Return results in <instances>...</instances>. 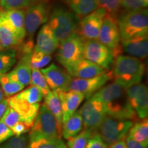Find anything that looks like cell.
I'll use <instances>...</instances> for the list:
<instances>
[{"instance_id": "8d00e7d4", "label": "cell", "mask_w": 148, "mask_h": 148, "mask_svg": "<svg viewBox=\"0 0 148 148\" xmlns=\"http://www.w3.org/2000/svg\"><path fill=\"white\" fill-rule=\"evenodd\" d=\"M0 121L2 122L3 123L6 125L9 128H11L14 124L18 121H21V118L19 115L13 108L8 106L6 110H5L2 117L0 119Z\"/></svg>"}, {"instance_id": "4fadbf2b", "label": "cell", "mask_w": 148, "mask_h": 148, "mask_svg": "<svg viewBox=\"0 0 148 148\" xmlns=\"http://www.w3.org/2000/svg\"><path fill=\"white\" fill-rule=\"evenodd\" d=\"M107 14L103 9L97 8L93 12L84 16L79 23L78 34L84 40H97L103 18Z\"/></svg>"}, {"instance_id": "4316f807", "label": "cell", "mask_w": 148, "mask_h": 148, "mask_svg": "<svg viewBox=\"0 0 148 148\" xmlns=\"http://www.w3.org/2000/svg\"><path fill=\"white\" fill-rule=\"evenodd\" d=\"M128 136L138 143L147 147L148 145V121L147 118L137 122L130 127Z\"/></svg>"}, {"instance_id": "7a4b0ae2", "label": "cell", "mask_w": 148, "mask_h": 148, "mask_svg": "<svg viewBox=\"0 0 148 148\" xmlns=\"http://www.w3.org/2000/svg\"><path fill=\"white\" fill-rule=\"evenodd\" d=\"M112 79L123 88L140 82L145 73V64L140 59L120 54L114 58Z\"/></svg>"}, {"instance_id": "1f68e13d", "label": "cell", "mask_w": 148, "mask_h": 148, "mask_svg": "<svg viewBox=\"0 0 148 148\" xmlns=\"http://www.w3.org/2000/svg\"><path fill=\"white\" fill-rule=\"evenodd\" d=\"M48 1L49 0H0V9L2 10L25 9L34 3L48 2Z\"/></svg>"}, {"instance_id": "7dc6e473", "label": "cell", "mask_w": 148, "mask_h": 148, "mask_svg": "<svg viewBox=\"0 0 148 148\" xmlns=\"http://www.w3.org/2000/svg\"><path fill=\"white\" fill-rule=\"evenodd\" d=\"M3 99H3V91H2V90H1V86H0V102H1V101H2Z\"/></svg>"}, {"instance_id": "484cf974", "label": "cell", "mask_w": 148, "mask_h": 148, "mask_svg": "<svg viewBox=\"0 0 148 148\" xmlns=\"http://www.w3.org/2000/svg\"><path fill=\"white\" fill-rule=\"evenodd\" d=\"M76 15H87L98 8L97 0H62Z\"/></svg>"}, {"instance_id": "f546056e", "label": "cell", "mask_w": 148, "mask_h": 148, "mask_svg": "<svg viewBox=\"0 0 148 148\" xmlns=\"http://www.w3.org/2000/svg\"><path fill=\"white\" fill-rule=\"evenodd\" d=\"M60 139H51L32 134H29L27 148H57Z\"/></svg>"}, {"instance_id": "7402d4cb", "label": "cell", "mask_w": 148, "mask_h": 148, "mask_svg": "<svg viewBox=\"0 0 148 148\" xmlns=\"http://www.w3.org/2000/svg\"><path fill=\"white\" fill-rule=\"evenodd\" d=\"M31 54L23 55L21 60L18 62L17 65L7 75L12 80L16 81L24 86L29 84L31 80L32 68L29 63V58Z\"/></svg>"}, {"instance_id": "d6a6232c", "label": "cell", "mask_w": 148, "mask_h": 148, "mask_svg": "<svg viewBox=\"0 0 148 148\" xmlns=\"http://www.w3.org/2000/svg\"><path fill=\"white\" fill-rule=\"evenodd\" d=\"M16 61V53L14 50L0 51V76L10 71Z\"/></svg>"}, {"instance_id": "5b68a950", "label": "cell", "mask_w": 148, "mask_h": 148, "mask_svg": "<svg viewBox=\"0 0 148 148\" xmlns=\"http://www.w3.org/2000/svg\"><path fill=\"white\" fill-rule=\"evenodd\" d=\"M84 42L85 40L77 32L60 42L56 58L66 70L84 58Z\"/></svg>"}, {"instance_id": "bcb514c9", "label": "cell", "mask_w": 148, "mask_h": 148, "mask_svg": "<svg viewBox=\"0 0 148 148\" xmlns=\"http://www.w3.org/2000/svg\"><path fill=\"white\" fill-rule=\"evenodd\" d=\"M57 148H68V147H67V146H66V144L60 139V141H59L58 146H57Z\"/></svg>"}, {"instance_id": "4dcf8cb0", "label": "cell", "mask_w": 148, "mask_h": 148, "mask_svg": "<svg viewBox=\"0 0 148 148\" xmlns=\"http://www.w3.org/2000/svg\"><path fill=\"white\" fill-rule=\"evenodd\" d=\"M95 131L84 129L73 137L67 139L68 148H86L88 140Z\"/></svg>"}, {"instance_id": "b9f144b4", "label": "cell", "mask_w": 148, "mask_h": 148, "mask_svg": "<svg viewBox=\"0 0 148 148\" xmlns=\"http://www.w3.org/2000/svg\"><path fill=\"white\" fill-rule=\"evenodd\" d=\"M13 136L14 134L11 130L7 127L4 123L0 121V145Z\"/></svg>"}, {"instance_id": "ee69618b", "label": "cell", "mask_w": 148, "mask_h": 148, "mask_svg": "<svg viewBox=\"0 0 148 148\" xmlns=\"http://www.w3.org/2000/svg\"><path fill=\"white\" fill-rule=\"evenodd\" d=\"M108 148H127L126 145H125V139L119 140V141L112 144V145L108 146Z\"/></svg>"}, {"instance_id": "ab89813d", "label": "cell", "mask_w": 148, "mask_h": 148, "mask_svg": "<svg viewBox=\"0 0 148 148\" xmlns=\"http://www.w3.org/2000/svg\"><path fill=\"white\" fill-rule=\"evenodd\" d=\"M86 148H108V146L101 140L100 136L95 131L88 140Z\"/></svg>"}, {"instance_id": "e575fe53", "label": "cell", "mask_w": 148, "mask_h": 148, "mask_svg": "<svg viewBox=\"0 0 148 148\" xmlns=\"http://www.w3.org/2000/svg\"><path fill=\"white\" fill-rule=\"evenodd\" d=\"M29 84L38 88L41 91L43 97L47 95L51 91L50 88L48 86L45 77L40 72V69H32L31 80Z\"/></svg>"}, {"instance_id": "3957f363", "label": "cell", "mask_w": 148, "mask_h": 148, "mask_svg": "<svg viewBox=\"0 0 148 148\" xmlns=\"http://www.w3.org/2000/svg\"><path fill=\"white\" fill-rule=\"evenodd\" d=\"M116 20L121 40L148 34V11L146 8L127 11Z\"/></svg>"}, {"instance_id": "ba28073f", "label": "cell", "mask_w": 148, "mask_h": 148, "mask_svg": "<svg viewBox=\"0 0 148 148\" xmlns=\"http://www.w3.org/2000/svg\"><path fill=\"white\" fill-rule=\"evenodd\" d=\"M97 40L112 51L114 58L121 54L123 51L120 45L121 37L115 16L108 14L105 16Z\"/></svg>"}, {"instance_id": "9a60e30c", "label": "cell", "mask_w": 148, "mask_h": 148, "mask_svg": "<svg viewBox=\"0 0 148 148\" xmlns=\"http://www.w3.org/2000/svg\"><path fill=\"white\" fill-rule=\"evenodd\" d=\"M40 72L43 75L50 89L68 91V87L72 77L67 71L55 64H51L47 67L42 69Z\"/></svg>"}, {"instance_id": "60d3db41", "label": "cell", "mask_w": 148, "mask_h": 148, "mask_svg": "<svg viewBox=\"0 0 148 148\" xmlns=\"http://www.w3.org/2000/svg\"><path fill=\"white\" fill-rule=\"evenodd\" d=\"M31 127L27 125L23 121H18L11 127L10 130L13 134L16 136H19L25 133L29 132Z\"/></svg>"}, {"instance_id": "836d02e7", "label": "cell", "mask_w": 148, "mask_h": 148, "mask_svg": "<svg viewBox=\"0 0 148 148\" xmlns=\"http://www.w3.org/2000/svg\"><path fill=\"white\" fill-rule=\"evenodd\" d=\"M51 60V56L50 54H46L33 49L29 58V63L32 69H40L47 66L50 62Z\"/></svg>"}, {"instance_id": "f1b7e54d", "label": "cell", "mask_w": 148, "mask_h": 148, "mask_svg": "<svg viewBox=\"0 0 148 148\" xmlns=\"http://www.w3.org/2000/svg\"><path fill=\"white\" fill-rule=\"evenodd\" d=\"M16 96L19 99L31 104L40 103V101L42 100V98L44 97L41 91L33 85H30L25 89L18 93H16Z\"/></svg>"}, {"instance_id": "d590c367", "label": "cell", "mask_w": 148, "mask_h": 148, "mask_svg": "<svg viewBox=\"0 0 148 148\" xmlns=\"http://www.w3.org/2000/svg\"><path fill=\"white\" fill-rule=\"evenodd\" d=\"M98 8L104 10L108 14L114 16L121 7V0H97Z\"/></svg>"}, {"instance_id": "f6af8a7d", "label": "cell", "mask_w": 148, "mask_h": 148, "mask_svg": "<svg viewBox=\"0 0 148 148\" xmlns=\"http://www.w3.org/2000/svg\"><path fill=\"white\" fill-rule=\"evenodd\" d=\"M8 101L6 99H3L2 101L0 102V119L2 117L3 113H4L5 110H6L7 107H8Z\"/></svg>"}, {"instance_id": "6da1fadb", "label": "cell", "mask_w": 148, "mask_h": 148, "mask_svg": "<svg viewBox=\"0 0 148 148\" xmlns=\"http://www.w3.org/2000/svg\"><path fill=\"white\" fill-rule=\"evenodd\" d=\"M92 95L103 103L106 115L132 122L140 120L128 102L125 88L115 82L103 86Z\"/></svg>"}, {"instance_id": "d6986e66", "label": "cell", "mask_w": 148, "mask_h": 148, "mask_svg": "<svg viewBox=\"0 0 148 148\" xmlns=\"http://www.w3.org/2000/svg\"><path fill=\"white\" fill-rule=\"evenodd\" d=\"M147 35H140L121 40L122 51H124L129 56L134 58L138 59L146 58L148 53Z\"/></svg>"}, {"instance_id": "5bb4252c", "label": "cell", "mask_w": 148, "mask_h": 148, "mask_svg": "<svg viewBox=\"0 0 148 148\" xmlns=\"http://www.w3.org/2000/svg\"><path fill=\"white\" fill-rule=\"evenodd\" d=\"M127 100L136 112L138 119L147 118L148 114V92L144 84L138 83L125 88Z\"/></svg>"}, {"instance_id": "e0dca14e", "label": "cell", "mask_w": 148, "mask_h": 148, "mask_svg": "<svg viewBox=\"0 0 148 148\" xmlns=\"http://www.w3.org/2000/svg\"><path fill=\"white\" fill-rule=\"evenodd\" d=\"M60 98L62 108V124L77 110L80 103L84 99V95L73 90L62 91L56 90Z\"/></svg>"}, {"instance_id": "ac0fdd59", "label": "cell", "mask_w": 148, "mask_h": 148, "mask_svg": "<svg viewBox=\"0 0 148 148\" xmlns=\"http://www.w3.org/2000/svg\"><path fill=\"white\" fill-rule=\"evenodd\" d=\"M60 42L56 37L52 29L48 25L45 23L40 29L36 38V45L34 49L46 54H52L58 47Z\"/></svg>"}, {"instance_id": "cb8c5ba5", "label": "cell", "mask_w": 148, "mask_h": 148, "mask_svg": "<svg viewBox=\"0 0 148 148\" xmlns=\"http://www.w3.org/2000/svg\"><path fill=\"white\" fill-rule=\"evenodd\" d=\"M44 97H45V101L43 105L48 108V110L50 111L55 117L58 125V132L60 136H62L61 135L62 127V108H61L60 100L58 93L56 90H51Z\"/></svg>"}, {"instance_id": "2e32d148", "label": "cell", "mask_w": 148, "mask_h": 148, "mask_svg": "<svg viewBox=\"0 0 148 148\" xmlns=\"http://www.w3.org/2000/svg\"><path fill=\"white\" fill-rule=\"evenodd\" d=\"M8 106L13 108L18 114L21 121L29 127H32L36 119L39 108L40 103L31 104L16 97V95L11 96L7 99Z\"/></svg>"}, {"instance_id": "44dd1931", "label": "cell", "mask_w": 148, "mask_h": 148, "mask_svg": "<svg viewBox=\"0 0 148 148\" xmlns=\"http://www.w3.org/2000/svg\"><path fill=\"white\" fill-rule=\"evenodd\" d=\"M1 15L8 22L12 28L14 29V32L20 40L23 42L26 36L25 24V9H12V10H2L0 9Z\"/></svg>"}, {"instance_id": "d4e9b609", "label": "cell", "mask_w": 148, "mask_h": 148, "mask_svg": "<svg viewBox=\"0 0 148 148\" xmlns=\"http://www.w3.org/2000/svg\"><path fill=\"white\" fill-rule=\"evenodd\" d=\"M84 125L82 116L78 111H75L62 124V135L65 139L73 137L82 130Z\"/></svg>"}, {"instance_id": "ffe728a7", "label": "cell", "mask_w": 148, "mask_h": 148, "mask_svg": "<svg viewBox=\"0 0 148 148\" xmlns=\"http://www.w3.org/2000/svg\"><path fill=\"white\" fill-rule=\"evenodd\" d=\"M66 71L71 77L76 78H90L101 75L106 72L101 66H98L91 61L83 58L71 67L66 69Z\"/></svg>"}, {"instance_id": "277c9868", "label": "cell", "mask_w": 148, "mask_h": 148, "mask_svg": "<svg viewBox=\"0 0 148 148\" xmlns=\"http://www.w3.org/2000/svg\"><path fill=\"white\" fill-rule=\"evenodd\" d=\"M47 23L59 42L76 32L77 28L74 14L61 7H57L51 11Z\"/></svg>"}, {"instance_id": "8fae6325", "label": "cell", "mask_w": 148, "mask_h": 148, "mask_svg": "<svg viewBox=\"0 0 148 148\" xmlns=\"http://www.w3.org/2000/svg\"><path fill=\"white\" fill-rule=\"evenodd\" d=\"M50 12L48 2L36 3L27 7L24 20L26 36L32 37L37 29L48 21Z\"/></svg>"}, {"instance_id": "8992f818", "label": "cell", "mask_w": 148, "mask_h": 148, "mask_svg": "<svg viewBox=\"0 0 148 148\" xmlns=\"http://www.w3.org/2000/svg\"><path fill=\"white\" fill-rule=\"evenodd\" d=\"M132 125V121L116 119L106 115L96 132L108 147L119 140L125 139Z\"/></svg>"}, {"instance_id": "f35d334b", "label": "cell", "mask_w": 148, "mask_h": 148, "mask_svg": "<svg viewBox=\"0 0 148 148\" xmlns=\"http://www.w3.org/2000/svg\"><path fill=\"white\" fill-rule=\"evenodd\" d=\"M147 5L148 0H121V6L127 11L145 8Z\"/></svg>"}, {"instance_id": "7c38bea8", "label": "cell", "mask_w": 148, "mask_h": 148, "mask_svg": "<svg viewBox=\"0 0 148 148\" xmlns=\"http://www.w3.org/2000/svg\"><path fill=\"white\" fill-rule=\"evenodd\" d=\"M112 79V73L110 71L90 78H72L68 90L81 92L86 99H88Z\"/></svg>"}, {"instance_id": "74e56055", "label": "cell", "mask_w": 148, "mask_h": 148, "mask_svg": "<svg viewBox=\"0 0 148 148\" xmlns=\"http://www.w3.org/2000/svg\"><path fill=\"white\" fill-rule=\"evenodd\" d=\"M27 138L26 136L21 135L10 138L0 146V148H27Z\"/></svg>"}, {"instance_id": "9c48e42d", "label": "cell", "mask_w": 148, "mask_h": 148, "mask_svg": "<svg viewBox=\"0 0 148 148\" xmlns=\"http://www.w3.org/2000/svg\"><path fill=\"white\" fill-rule=\"evenodd\" d=\"M29 134L51 139H60L55 117L43 104L40 107Z\"/></svg>"}, {"instance_id": "c3c4849f", "label": "cell", "mask_w": 148, "mask_h": 148, "mask_svg": "<svg viewBox=\"0 0 148 148\" xmlns=\"http://www.w3.org/2000/svg\"><path fill=\"white\" fill-rule=\"evenodd\" d=\"M2 49H3V47H2V45H1V40H0V51H2Z\"/></svg>"}, {"instance_id": "30bf717a", "label": "cell", "mask_w": 148, "mask_h": 148, "mask_svg": "<svg viewBox=\"0 0 148 148\" xmlns=\"http://www.w3.org/2000/svg\"><path fill=\"white\" fill-rule=\"evenodd\" d=\"M82 116L84 129L96 131L106 116L103 103L92 95L78 111Z\"/></svg>"}, {"instance_id": "603a6c76", "label": "cell", "mask_w": 148, "mask_h": 148, "mask_svg": "<svg viewBox=\"0 0 148 148\" xmlns=\"http://www.w3.org/2000/svg\"><path fill=\"white\" fill-rule=\"evenodd\" d=\"M0 40L3 49H12L22 43L14 29L0 12Z\"/></svg>"}, {"instance_id": "52a82bcc", "label": "cell", "mask_w": 148, "mask_h": 148, "mask_svg": "<svg viewBox=\"0 0 148 148\" xmlns=\"http://www.w3.org/2000/svg\"><path fill=\"white\" fill-rule=\"evenodd\" d=\"M83 56L103 69L108 70L113 65L114 57L112 51L98 40H86L84 44Z\"/></svg>"}, {"instance_id": "7bdbcfd3", "label": "cell", "mask_w": 148, "mask_h": 148, "mask_svg": "<svg viewBox=\"0 0 148 148\" xmlns=\"http://www.w3.org/2000/svg\"><path fill=\"white\" fill-rule=\"evenodd\" d=\"M125 145H126L127 148H147V147L142 145L141 143H138L136 140H133L130 136H125Z\"/></svg>"}, {"instance_id": "83f0119b", "label": "cell", "mask_w": 148, "mask_h": 148, "mask_svg": "<svg viewBox=\"0 0 148 148\" xmlns=\"http://www.w3.org/2000/svg\"><path fill=\"white\" fill-rule=\"evenodd\" d=\"M0 85L2 91L7 97L16 95L25 87L20 83L11 79L6 73L0 76Z\"/></svg>"}]
</instances>
